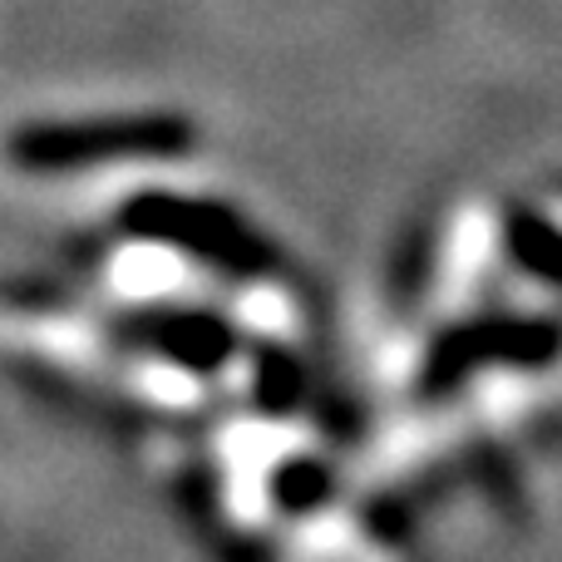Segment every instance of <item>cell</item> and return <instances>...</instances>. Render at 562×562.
I'll use <instances>...</instances> for the list:
<instances>
[{
	"instance_id": "obj_2",
	"label": "cell",
	"mask_w": 562,
	"mask_h": 562,
	"mask_svg": "<svg viewBox=\"0 0 562 562\" xmlns=\"http://www.w3.org/2000/svg\"><path fill=\"white\" fill-rule=\"evenodd\" d=\"M198 148V124L178 109H128V114L55 119L20 124L10 134V164L25 173H79L114 158H188Z\"/></svg>"
},
{
	"instance_id": "obj_3",
	"label": "cell",
	"mask_w": 562,
	"mask_h": 562,
	"mask_svg": "<svg viewBox=\"0 0 562 562\" xmlns=\"http://www.w3.org/2000/svg\"><path fill=\"white\" fill-rule=\"evenodd\" d=\"M562 356V321L558 316H479L454 321L429 340L425 356V390L464 385L479 366H508V370H543Z\"/></svg>"
},
{
	"instance_id": "obj_6",
	"label": "cell",
	"mask_w": 562,
	"mask_h": 562,
	"mask_svg": "<svg viewBox=\"0 0 562 562\" xmlns=\"http://www.w3.org/2000/svg\"><path fill=\"white\" fill-rule=\"evenodd\" d=\"M306 395V370L277 340H262L252 350V400L267 409V415H291Z\"/></svg>"
},
{
	"instance_id": "obj_4",
	"label": "cell",
	"mask_w": 562,
	"mask_h": 562,
	"mask_svg": "<svg viewBox=\"0 0 562 562\" xmlns=\"http://www.w3.org/2000/svg\"><path fill=\"white\" fill-rule=\"evenodd\" d=\"M119 336L144 346L148 356L168 360L173 370L188 375H217L237 360L243 336L227 316L217 311H198V306H148L134 316L119 321Z\"/></svg>"
},
{
	"instance_id": "obj_7",
	"label": "cell",
	"mask_w": 562,
	"mask_h": 562,
	"mask_svg": "<svg viewBox=\"0 0 562 562\" xmlns=\"http://www.w3.org/2000/svg\"><path fill=\"white\" fill-rule=\"evenodd\" d=\"M330 498V469L321 459H286V464L272 469V504L286 508V514H311Z\"/></svg>"
},
{
	"instance_id": "obj_1",
	"label": "cell",
	"mask_w": 562,
	"mask_h": 562,
	"mask_svg": "<svg viewBox=\"0 0 562 562\" xmlns=\"http://www.w3.org/2000/svg\"><path fill=\"white\" fill-rule=\"evenodd\" d=\"M119 233L144 247H168L198 267H213L223 277H272L281 267L277 243L252 227L237 207L217 198L173 193V188H144L119 203Z\"/></svg>"
},
{
	"instance_id": "obj_5",
	"label": "cell",
	"mask_w": 562,
	"mask_h": 562,
	"mask_svg": "<svg viewBox=\"0 0 562 562\" xmlns=\"http://www.w3.org/2000/svg\"><path fill=\"white\" fill-rule=\"evenodd\" d=\"M498 237H504V257L518 272L562 291V223H553L548 213H538L528 203H514L504 207Z\"/></svg>"
}]
</instances>
